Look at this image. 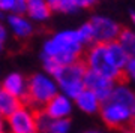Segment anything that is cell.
<instances>
[{"label": "cell", "instance_id": "obj_21", "mask_svg": "<svg viewBox=\"0 0 135 133\" xmlns=\"http://www.w3.org/2000/svg\"><path fill=\"white\" fill-rule=\"evenodd\" d=\"M71 129V121L68 118H59L53 120L50 124L48 133H68Z\"/></svg>", "mask_w": 135, "mask_h": 133}, {"label": "cell", "instance_id": "obj_31", "mask_svg": "<svg viewBox=\"0 0 135 133\" xmlns=\"http://www.w3.org/2000/svg\"><path fill=\"white\" fill-rule=\"evenodd\" d=\"M96 2H99V0H96Z\"/></svg>", "mask_w": 135, "mask_h": 133}, {"label": "cell", "instance_id": "obj_5", "mask_svg": "<svg viewBox=\"0 0 135 133\" xmlns=\"http://www.w3.org/2000/svg\"><path fill=\"white\" fill-rule=\"evenodd\" d=\"M35 112L30 106L21 103L12 114L3 118V126L8 127L9 133H36Z\"/></svg>", "mask_w": 135, "mask_h": 133}, {"label": "cell", "instance_id": "obj_18", "mask_svg": "<svg viewBox=\"0 0 135 133\" xmlns=\"http://www.w3.org/2000/svg\"><path fill=\"white\" fill-rule=\"evenodd\" d=\"M48 3L50 9L54 12H59V14H75L78 11V8L75 6L72 0H45Z\"/></svg>", "mask_w": 135, "mask_h": 133}, {"label": "cell", "instance_id": "obj_2", "mask_svg": "<svg viewBox=\"0 0 135 133\" xmlns=\"http://www.w3.org/2000/svg\"><path fill=\"white\" fill-rule=\"evenodd\" d=\"M83 62L89 70L96 72L101 76L113 81L114 84H126L128 76L123 70H119L113 63L108 60L107 49L104 43H92L89 49L83 54Z\"/></svg>", "mask_w": 135, "mask_h": 133}, {"label": "cell", "instance_id": "obj_20", "mask_svg": "<svg viewBox=\"0 0 135 133\" xmlns=\"http://www.w3.org/2000/svg\"><path fill=\"white\" fill-rule=\"evenodd\" d=\"M77 30V34H78V39L81 40V43L84 47H90L93 43V32H92V25L90 23L87 21V23L81 24Z\"/></svg>", "mask_w": 135, "mask_h": 133}, {"label": "cell", "instance_id": "obj_30", "mask_svg": "<svg viewBox=\"0 0 135 133\" xmlns=\"http://www.w3.org/2000/svg\"><path fill=\"white\" fill-rule=\"evenodd\" d=\"M0 120H3V118H2V115H0Z\"/></svg>", "mask_w": 135, "mask_h": 133}, {"label": "cell", "instance_id": "obj_10", "mask_svg": "<svg viewBox=\"0 0 135 133\" xmlns=\"http://www.w3.org/2000/svg\"><path fill=\"white\" fill-rule=\"evenodd\" d=\"M0 88L9 93L11 96L17 97L18 100L24 102L26 94H27V78L20 72H11L3 78Z\"/></svg>", "mask_w": 135, "mask_h": 133}, {"label": "cell", "instance_id": "obj_28", "mask_svg": "<svg viewBox=\"0 0 135 133\" xmlns=\"http://www.w3.org/2000/svg\"><path fill=\"white\" fill-rule=\"evenodd\" d=\"M84 133H99V132H93V130H90V132H84Z\"/></svg>", "mask_w": 135, "mask_h": 133}, {"label": "cell", "instance_id": "obj_4", "mask_svg": "<svg viewBox=\"0 0 135 133\" xmlns=\"http://www.w3.org/2000/svg\"><path fill=\"white\" fill-rule=\"evenodd\" d=\"M86 70L87 67L83 62V58L75 63H71V64L60 67L59 72L53 78L56 84H57L59 90L62 91V94H65L69 99H75L84 90L83 78H84Z\"/></svg>", "mask_w": 135, "mask_h": 133}, {"label": "cell", "instance_id": "obj_13", "mask_svg": "<svg viewBox=\"0 0 135 133\" xmlns=\"http://www.w3.org/2000/svg\"><path fill=\"white\" fill-rule=\"evenodd\" d=\"M107 102H114V103L126 106L131 111L132 117L135 118V93L126 84H116L111 91L110 99Z\"/></svg>", "mask_w": 135, "mask_h": 133}, {"label": "cell", "instance_id": "obj_29", "mask_svg": "<svg viewBox=\"0 0 135 133\" xmlns=\"http://www.w3.org/2000/svg\"><path fill=\"white\" fill-rule=\"evenodd\" d=\"M132 81H134V82H135V75H134V76H132Z\"/></svg>", "mask_w": 135, "mask_h": 133}, {"label": "cell", "instance_id": "obj_6", "mask_svg": "<svg viewBox=\"0 0 135 133\" xmlns=\"http://www.w3.org/2000/svg\"><path fill=\"white\" fill-rule=\"evenodd\" d=\"M93 32V43H110L117 40L122 27L113 18L105 15H93L89 19Z\"/></svg>", "mask_w": 135, "mask_h": 133}, {"label": "cell", "instance_id": "obj_24", "mask_svg": "<svg viewBox=\"0 0 135 133\" xmlns=\"http://www.w3.org/2000/svg\"><path fill=\"white\" fill-rule=\"evenodd\" d=\"M74 3H75V6L78 8V11L80 9H87V8H92L95 3H96V0H72Z\"/></svg>", "mask_w": 135, "mask_h": 133}, {"label": "cell", "instance_id": "obj_7", "mask_svg": "<svg viewBox=\"0 0 135 133\" xmlns=\"http://www.w3.org/2000/svg\"><path fill=\"white\" fill-rule=\"evenodd\" d=\"M101 115L104 123L108 126V127L113 129H123L125 126L129 124V121L134 117L131 114V111L123 106V105L114 103V102H105V103L101 105Z\"/></svg>", "mask_w": 135, "mask_h": 133}, {"label": "cell", "instance_id": "obj_27", "mask_svg": "<svg viewBox=\"0 0 135 133\" xmlns=\"http://www.w3.org/2000/svg\"><path fill=\"white\" fill-rule=\"evenodd\" d=\"M0 133H8V132H6L5 129H0Z\"/></svg>", "mask_w": 135, "mask_h": 133}, {"label": "cell", "instance_id": "obj_22", "mask_svg": "<svg viewBox=\"0 0 135 133\" xmlns=\"http://www.w3.org/2000/svg\"><path fill=\"white\" fill-rule=\"evenodd\" d=\"M8 36H9L8 27L5 25L3 21H0V52L5 49V45H6V42H8Z\"/></svg>", "mask_w": 135, "mask_h": 133}, {"label": "cell", "instance_id": "obj_23", "mask_svg": "<svg viewBox=\"0 0 135 133\" xmlns=\"http://www.w3.org/2000/svg\"><path fill=\"white\" fill-rule=\"evenodd\" d=\"M123 72H125V75L128 76V78H132V76L135 75V57H129V60L126 63Z\"/></svg>", "mask_w": 135, "mask_h": 133}, {"label": "cell", "instance_id": "obj_11", "mask_svg": "<svg viewBox=\"0 0 135 133\" xmlns=\"http://www.w3.org/2000/svg\"><path fill=\"white\" fill-rule=\"evenodd\" d=\"M42 111L53 120L68 118V115L71 114V111H72V103H71L69 97H66L62 93H57L48 103L44 106Z\"/></svg>", "mask_w": 135, "mask_h": 133}, {"label": "cell", "instance_id": "obj_15", "mask_svg": "<svg viewBox=\"0 0 135 133\" xmlns=\"http://www.w3.org/2000/svg\"><path fill=\"white\" fill-rule=\"evenodd\" d=\"M105 49H107L108 60H110L119 70H123L125 66H126V63H128V60H129V57H128V54L125 52V49L120 47V43L117 42V40L105 43Z\"/></svg>", "mask_w": 135, "mask_h": 133}, {"label": "cell", "instance_id": "obj_16", "mask_svg": "<svg viewBox=\"0 0 135 133\" xmlns=\"http://www.w3.org/2000/svg\"><path fill=\"white\" fill-rule=\"evenodd\" d=\"M21 103H23L21 100H18L17 97L11 96L9 93L0 88V115H2V118H6L8 115H11Z\"/></svg>", "mask_w": 135, "mask_h": 133}, {"label": "cell", "instance_id": "obj_8", "mask_svg": "<svg viewBox=\"0 0 135 133\" xmlns=\"http://www.w3.org/2000/svg\"><path fill=\"white\" fill-rule=\"evenodd\" d=\"M5 25L8 27V32H11L12 36L18 40H27L36 32L35 23L27 18L24 14L5 15Z\"/></svg>", "mask_w": 135, "mask_h": 133}, {"label": "cell", "instance_id": "obj_9", "mask_svg": "<svg viewBox=\"0 0 135 133\" xmlns=\"http://www.w3.org/2000/svg\"><path fill=\"white\" fill-rule=\"evenodd\" d=\"M83 84H84V88L93 91V93L98 96L101 105L105 103L107 100L110 99L111 91H113V88H114V85H116L113 81H110V79L101 76L99 73H96V72L89 70V69H87L86 73H84Z\"/></svg>", "mask_w": 135, "mask_h": 133}, {"label": "cell", "instance_id": "obj_25", "mask_svg": "<svg viewBox=\"0 0 135 133\" xmlns=\"http://www.w3.org/2000/svg\"><path fill=\"white\" fill-rule=\"evenodd\" d=\"M131 23H132V25L135 27V12H134V11L131 12Z\"/></svg>", "mask_w": 135, "mask_h": 133}, {"label": "cell", "instance_id": "obj_14", "mask_svg": "<svg viewBox=\"0 0 135 133\" xmlns=\"http://www.w3.org/2000/svg\"><path fill=\"white\" fill-rule=\"evenodd\" d=\"M74 100H75V105L78 108L87 114H93V112L101 109V102L98 99V96L87 88H84Z\"/></svg>", "mask_w": 135, "mask_h": 133}, {"label": "cell", "instance_id": "obj_1", "mask_svg": "<svg viewBox=\"0 0 135 133\" xmlns=\"http://www.w3.org/2000/svg\"><path fill=\"white\" fill-rule=\"evenodd\" d=\"M84 45L78 39L77 30H60L45 39L41 51V57H48L66 66L83 58Z\"/></svg>", "mask_w": 135, "mask_h": 133}, {"label": "cell", "instance_id": "obj_19", "mask_svg": "<svg viewBox=\"0 0 135 133\" xmlns=\"http://www.w3.org/2000/svg\"><path fill=\"white\" fill-rule=\"evenodd\" d=\"M26 0H0V15L24 14Z\"/></svg>", "mask_w": 135, "mask_h": 133}, {"label": "cell", "instance_id": "obj_26", "mask_svg": "<svg viewBox=\"0 0 135 133\" xmlns=\"http://www.w3.org/2000/svg\"><path fill=\"white\" fill-rule=\"evenodd\" d=\"M0 129H5V126H3V120H0Z\"/></svg>", "mask_w": 135, "mask_h": 133}, {"label": "cell", "instance_id": "obj_3", "mask_svg": "<svg viewBox=\"0 0 135 133\" xmlns=\"http://www.w3.org/2000/svg\"><path fill=\"white\" fill-rule=\"evenodd\" d=\"M57 93L59 87L53 76L45 72H38L27 78V94L23 103L35 111L42 109Z\"/></svg>", "mask_w": 135, "mask_h": 133}, {"label": "cell", "instance_id": "obj_17", "mask_svg": "<svg viewBox=\"0 0 135 133\" xmlns=\"http://www.w3.org/2000/svg\"><path fill=\"white\" fill-rule=\"evenodd\" d=\"M117 42L125 49L128 57H135V30L122 29L117 36Z\"/></svg>", "mask_w": 135, "mask_h": 133}, {"label": "cell", "instance_id": "obj_12", "mask_svg": "<svg viewBox=\"0 0 135 133\" xmlns=\"http://www.w3.org/2000/svg\"><path fill=\"white\" fill-rule=\"evenodd\" d=\"M24 15L33 23L42 24L51 18L53 11L50 9L48 3L45 0H26Z\"/></svg>", "mask_w": 135, "mask_h": 133}]
</instances>
